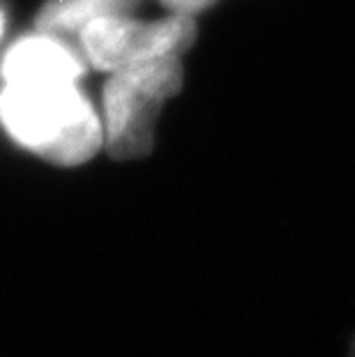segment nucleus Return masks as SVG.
Returning a JSON list of instances; mask_svg holds the SVG:
<instances>
[{"label": "nucleus", "instance_id": "1", "mask_svg": "<svg viewBox=\"0 0 355 357\" xmlns=\"http://www.w3.org/2000/svg\"><path fill=\"white\" fill-rule=\"evenodd\" d=\"M0 120L19 146L56 166H79L104 146L100 116L77 83L7 86Z\"/></svg>", "mask_w": 355, "mask_h": 357}, {"label": "nucleus", "instance_id": "2", "mask_svg": "<svg viewBox=\"0 0 355 357\" xmlns=\"http://www.w3.org/2000/svg\"><path fill=\"white\" fill-rule=\"evenodd\" d=\"M183 58H157L111 72L104 86V146L120 162L150 155L155 120L183 88Z\"/></svg>", "mask_w": 355, "mask_h": 357}, {"label": "nucleus", "instance_id": "3", "mask_svg": "<svg viewBox=\"0 0 355 357\" xmlns=\"http://www.w3.org/2000/svg\"><path fill=\"white\" fill-rule=\"evenodd\" d=\"M79 35L83 51L97 70L118 72L157 58H183L196 42V24L187 14H171L150 24L104 17L88 24Z\"/></svg>", "mask_w": 355, "mask_h": 357}, {"label": "nucleus", "instance_id": "4", "mask_svg": "<svg viewBox=\"0 0 355 357\" xmlns=\"http://www.w3.org/2000/svg\"><path fill=\"white\" fill-rule=\"evenodd\" d=\"M81 74L77 53L47 33L19 40L0 63L5 86H63L77 83Z\"/></svg>", "mask_w": 355, "mask_h": 357}, {"label": "nucleus", "instance_id": "5", "mask_svg": "<svg viewBox=\"0 0 355 357\" xmlns=\"http://www.w3.org/2000/svg\"><path fill=\"white\" fill-rule=\"evenodd\" d=\"M139 0H47L37 14L40 33H81L88 24L104 17H127Z\"/></svg>", "mask_w": 355, "mask_h": 357}, {"label": "nucleus", "instance_id": "6", "mask_svg": "<svg viewBox=\"0 0 355 357\" xmlns=\"http://www.w3.org/2000/svg\"><path fill=\"white\" fill-rule=\"evenodd\" d=\"M215 3L217 0H162L166 10H171L173 14H187V17H194Z\"/></svg>", "mask_w": 355, "mask_h": 357}, {"label": "nucleus", "instance_id": "7", "mask_svg": "<svg viewBox=\"0 0 355 357\" xmlns=\"http://www.w3.org/2000/svg\"><path fill=\"white\" fill-rule=\"evenodd\" d=\"M3 30H5V14L0 12V37H3Z\"/></svg>", "mask_w": 355, "mask_h": 357}]
</instances>
